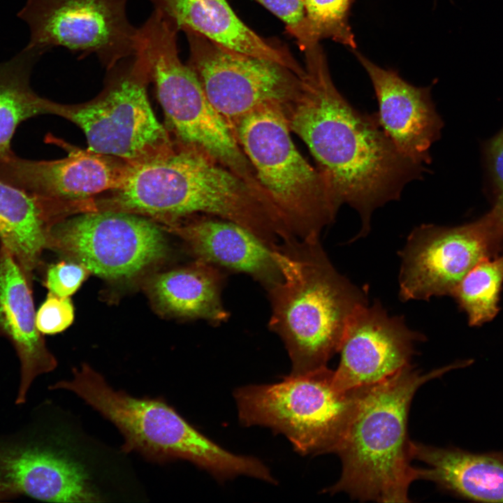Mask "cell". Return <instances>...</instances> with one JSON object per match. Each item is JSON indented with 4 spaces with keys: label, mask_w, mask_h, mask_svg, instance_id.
I'll return each mask as SVG.
<instances>
[{
    "label": "cell",
    "mask_w": 503,
    "mask_h": 503,
    "mask_svg": "<svg viewBox=\"0 0 503 503\" xmlns=\"http://www.w3.org/2000/svg\"><path fill=\"white\" fill-rule=\"evenodd\" d=\"M129 0H27L17 15L28 24L27 46L44 53L64 47L94 54L106 70L136 54L138 28L129 21Z\"/></svg>",
    "instance_id": "cell-12"
},
{
    "label": "cell",
    "mask_w": 503,
    "mask_h": 503,
    "mask_svg": "<svg viewBox=\"0 0 503 503\" xmlns=\"http://www.w3.org/2000/svg\"><path fill=\"white\" fill-rule=\"evenodd\" d=\"M31 282L0 243V336L14 347L21 364L17 402H23L35 377L52 370L57 362L36 324Z\"/></svg>",
    "instance_id": "cell-19"
},
{
    "label": "cell",
    "mask_w": 503,
    "mask_h": 503,
    "mask_svg": "<svg viewBox=\"0 0 503 503\" xmlns=\"http://www.w3.org/2000/svg\"><path fill=\"white\" fill-rule=\"evenodd\" d=\"M355 1L303 0L306 21L305 49L319 43L321 39L330 38L356 50V43L349 22L350 10Z\"/></svg>",
    "instance_id": "cell-26"
},
{
    "label": "cell",
    "mask_w": 503,
    "mask_h": 503,
    "mask_svg": "<svg viewBox=\"0 0 503 503\" xmlns=\"http://www.w3.org/2000/svg\"><path fill=\"white\" fill-rule=\"evenodd\" d=\"M327 366L233 392L241 425L284 435L300 455L335 453L366 387L340 391Z\"/></svg>",
    "instance_id": "cell-8"
},
{
    "label": "cell",
    "mask_w": 503,
    "mask_h": 503,
    "mask_svg": "<svg viewBox=\"0 0 503 503\" xmlns=\"http://www.w3.org/2000/svg\"><path fill=\"white\" fill-rule=\"evenodd\" d=\"M138 32L136 52L147 64L173 140L204 152L265 191L232 127L212 105L194 71L181 61L178 30L153 10Z\"/></svg>",
    "instance_id": "cell-6"
},
{
    "label": "cell",
    "mask_w": 503,
    "mask_h": 503,
    "mask_svg": "<svg viewBox=\"0 0 503 503\" xmlns=\"http://www.w3.org/2000/svg\"><path fill=\"white\" fill-rule=\"evenodd\" d=\"M224 275L201 261L156 276L150 286L152 300L163 313L219 323L228 318L221 300Z\"/></svg>",
    "instance_id": "cell-23"
},
{
    "label": "cell",
    "mask_w": 503,
    "mask_h": 503,
    "mask_svg": "<svg viewBox=\"0 0 503 503\" xmlns=\"http://www.w3.org/2000/svg\"><path fill=\"white\" fill-rule=\"evenodd\" d=\"M44 52L26 46L8 61L0 63V161L15 154L13 136L23 121L45 114V98L31 89L30 76Z\"/></svg>",
    "instance_id": "cell-24"
},
{
    "label": "cell",
    "mask_w": 503,
    "mask_h": 503,
    "mask_svg": "<svg viewBox=\"0 0 503 503\" xmlns=\"http://www.w3.org/2000/svg\"><path fill=\"white\" fill-rule=\"evenodd\" d=\"M74 319V309L68 297L49 293L36 312V324L43 335H53L66 329Z\"/></svg>",
    "instance_id": "cell-28"
},
{
    "label": "cell",
    "mask_w": 503,
    "mask_h": 503,
    "mask_svg": "<svg viewBox=\"0 0 503 503\" xmlns=\"http://www.w3.org/2000/svg\"><path fill=\"white\" fill-rule=\"evenodd\" d=\"M503 252V229L490 208L475 220L455 226L422 224L399 252L402 300L451 296L481 259Z\"/></svg>",
    "instance_id": "cell-10"
},
{
    "label": "cell",
    "mask_w": 503,
    "mask_h": 503,
    "mask_svg": "<svg viewBox=\"0 0 503 503\" xmlns=\"http://www.w3.org/2000/svg\"><path fill=\"white\" fill-rule=\"evenodd\" d=\"M88 272L80 263L61 261L48 268L45 286L52 293L68 297L80 286Z\"/></svg>",
    "instance_id": "cell-30"
},
{
    "label": "cell",
    "mask_w": 503,
    "mask_h": 503,
    "mask_svg": "<svg viewBox=\"0 0 503 503\" xmlns=\"http://www.w3.org/2000/svg\"><path fill=\"white\" fill-rule=\"evenodd\" d=\"M469 364L459 360L424 374L409 365L366 386L335 452L342 462L340 478L325 491L360 501L409 502V486L419 479V468L411 465L407 432L414 395L430 380Z\"/></svg>",
    "instance_id": "cell-4"
},
{
    "label": "cell",
    "mask_w": 503,
    "mask_h": 503,
    "mask_svg": "<svg viewBox=\"0 0 503 503\" xmlns=\"http://www.w3.org/2000/svg\"><path fill=\"white\" fill-rule=\"evenodd\" d=\"M485 191L503 228V126L481 143Z\"/></svg>",
    "instance_id": "cell-27"
},
{
    "label": "cell",
    "mask_w": 503,
    "mask_h": 503,
    "mask_svg": "<svg viewBox=\"0 0 503 503\" xmlns=\"http://www.w3.org/2000/svg\"><path fill=\"white\" fill-rule=\"evenodd\" d=\"M183 32L189 48L187 64L230 125L263 104L283 106L297 93L301 76L289 67L233 50L191 30Z\"/></svg>",
    "instance_id": "cell-13"
},
{
    "label": "cell",
    "mask_w": 503,
    "mask_h": 503,
    "mask_svg": "<svg viewBox=\"0 0 503 503\" xmlns=\"http://www.w3.org/2000/svg\"><path fill=\"white\" fill-rule=\"evenodd\" d=\"M13 488L11 486H10L8 483L5 482H0V493L1 492H6L8 490Z\"/></svg>",
    "instance_id": "cell-31"
},
{
    "label": "cell",
    "mask_w": 503,
    "mask_h": 503,
    "mask_svg": "<svg viewBox=\"0 0 503 503\" xmlns=\"http://www.w3.org/2000/svg\"><path fill=\"white\" fill-rule=\"evenodd\" d=\"M503 290V252L481 259L463 277L451 297L471 327L492 321L500 310Z\"/></svg>",
    "instance_id": "cell-25"
},
{
    "label": "cell",
    "mask_w": 503,
    "mask_h": 503,
    "mask_svg": "<svg viewBox=\"0 0 503 503\" xmlns=\"http://www.w3.org/2000/svg\"><path fill=\"white\" fill-rule=\"evenodd\" d=\"M108 71L105 87L94 99L61 104L45 99V114L64 117L85 133L89 150L142 163L171 152L175 143L156 118L147 88V64L139 52Z\"/></svg>",
    "instance_id": "cell-9"
},
{
    "label": "cell",
    "mask_w": 503,
    "mask_h": 503,
    "mask_svg": "<svg viewBox=\"0 0 503 503\" xmlns=\"http://www.w3.org/2000/svg\"><path fill=\"white\" fill-rule=\"evenodd\" d=\"M54 388L75 393L115 425L124 438L122 450L165 462L184 460L219 481L244 475L268 483L275 479L260 460L230 452L200 432L161 398H138L115 391L87 365Z\"/></svg>",
    "instance_id": "cell-5"
},
{
    "label": "cell",
    "mask_w": 503,
    "mask_h": 503,
    "mask_svg": "<svg viewBox=\"0 0 503 503\" xmlns=\"http://www.w3.org/2000/svg\"><path fill=\"white\" fill-rule=\"evenodd\" d=\"M411 459L427 465L419 479L465 499L503 502V455L476 453L410 441Z\"/></svg>",
    "instance_id": "cell-21"
},
{
    "label": "cell",
    "mask_w": 503,
    "mask_h": 503,
    "mask_svg": "<svg viewBox=\"0 0 503 503\" xmlns=\"http://www.w3.org/2000/svg\"><path fill=\"white\" fill-rule=\"evenodd\" d=\"M178 31L191 30L229 48L291 68L296 59L284 45L258 36L226 0H148Z\"/></svg>",
    "instance_id": "cell-20"
},
{
    "label": "cell",
    "mask_w": 503,
    "mask_h": 503,
    "mask_svg": "<svg viewBox=\"0 0 503 503\" xmlns=\"http://www.w3.org/2000/svg\"><path fill=\"white\" fill-rule=\"evenodd\" d=\"M196 260L244 272L266 289L282 279L275 249L245 227L208 215H196L170 224Z\"/></svg>",
    "instance_id": "cell-17"
},
{
    "label": "cell",
    "mask_w": 503,
    "mask_h": 503,
    "mask_svg": "<svg viewBox=\"0 0 503 503\" xmlns=\"http://www.w3.org/2000/svg\"><path fill=\"white\" fill-rule=\"evenodd\" d=\"M303 52L300 87L282 107L290 131L316 160L335 207L347 204L359 214L362 227L356 238L364 237L374 211L399 200L405 186L427 170L397 150L377 113L358 110L339 92L319 43Z\"/></svg>",
    "instance_id": "cell-1"
},
{
    "label": "cell",
    "mask_w": 503,
    "mask_h": 503,
    "mask_svg": "<svg viewBox=\"0 0 503 503\" xmlns=\"http://www.w3.org/2000/svg\"><path fill=\"white\" fill-rule=\"evenodd\" d=\"M59 204L0 180V243L30 282L48 231L60 216Z\"/></svg>",
    "instance_id": "cell-22"
},
{
    "label": "cell",
    "mask_w": 503,
    "mask_h": 503,
    "mask_svg": "<svg viewBox=\"0 0 503 503\" xmlns=\"http://www.w3.org/2000/svg\"><path fill=\"white\" fill-rule=\"evenodd\" d=\"M0 476L14 489L44 501H102L82 463L47 447H0Z\"/></svg>",
    "instance_id": "cell-18"
},
{
    "label": "cell",
    "mask_w": 503,
    "mask_h": 503,
    "mask_svg": "<svg viewBox=\"0 0 503 503\" xmlns=\"http://www.w3.org/2000/svg\"><path fill=\"white\" fill-rule=\"evenodd\" d=\"M46 247L110 279L133 277L167 252L162 231L150 219L103 210L54 223L48 231Z\"/></svg>",
    "instance_id": "cell-11"
},
{
    "label": "cell",
    "mask_w": 503,
    "mask_h": 503,
    "mask_svg": "<svg viewBox=\"0 0 503 503\" xmlns=\"http://www.w3.org/2000/svg\"><path fill=\"white\" fill-rule=\"evenodd\" d=\"M285 24L301 51L306 48V21L303 0H255Z\"/></svg>",
    "instance_id": "cell-29"
},
{
    "label": "cell",
    "mask_w": 503,
    "mask_h": 503,
    "mask_svg": "<svg viewBox=\"0 0 503 503\" xmlns=\"http://www.w3.org/2000/svg\"><path fill=\"white\" fill-rule=\"evenodd\" d=\"M282 106L263 104L231 126L291 238L319 236L338 210L321 172L296 147Z\"/></svg>",
    "instance_id": "cell-7"
},
{
    "label": "cell",
    "mask_w": 503,
    "mask_h": 503,
    "mask_svg": "<svg viewBox=\"0 0 503 503\" xmlns=\"http://www.w3.org/2000/svg\"><path fill=\"white\" fill-rule=\"evenodd\" d=\"M175 143L166 154L131 163L121 185L102 202V210L152 217L170 225L208 215L236 223L263 241L272 238L277 211L265 192L204 152Z\"/></svg>",
    "instance_id": "cell-2"
},
{
    "label": "cell",
    "mask_w": 503,
    "mask_h": 503,
    "mask_svg": "<svg viewBox=\"0 0 503 503\" xmlns=\"http://www.w3.org/2000/svg\"><path fill=\"white\" fill-rule=\"evenodd\" d=\"M424 335L409 328L402 316H391L379 301L358 307L350 316L338 352L333 381L340 391L377 384L410 365L414 344Z\"/></svg>",
    "instance_id": "cell-14"
},
{
    "label": "cell",
    "mask_w": 503,
    "mask_h": 503,
    "mask_svg": "<svg viewBox=\"0 0 503 503\" xmlns=\"http://www.w3.org/2000/svg\"><path fill=\"white\" fill-rule=\"evenodd\" d=\"M275 252L282 279L267 289L269 327L284 344L290 374L327 366L339 351L350 316L367 303V290L335 268L319 236L281 242Z\"/></svg>",
    "instance_id": "cell-3"
},
{
    "label": "cell",
    "mask_w": 503,
    "mask_h": 503,
    "mask_svg": "<svg viewBox=\"0 0 503 503\" xmlns=\"http://www.w3.org/2000/svg\"><path fill=\"white\" fill-rule=\"evenodd\" d=\"M352 52L372 82L385 133L402 154L416 163L430 164V147L441 138L444 125L431 87L414 86L395 71L377 66L356 50Z\"/></svg>",
    "instance_id": "cell-16"
},
{
    "label": "cell",
    "mask_w": 503,
    "mask_h": 503,
    "mask_svg": "<svg viewBox=\"0 0 503 503\" xmlns=\"http://www.w3.org/2000/svg\"><path fill=\"white\" fill-rule=\"evenodd\" d=\"M65 158L35 161L13 154L0 161V180L63 204L117 189L131 165L117 157L64 145Z\"/></svg>",
    "instance_id": "cell-15"
}]
</instances>
